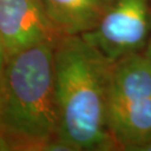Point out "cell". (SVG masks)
<instances>
[{"mask_svg":"<svg viewBox=\"0 0 151 151\" xmlns=\"http://www.w3.org/2000/svg\"><path fill=\"white\" fill-rule=\"evenodd\" d=\"M108 128L113 141L127 150L151 139V97L108 104Z\"/></svg>","mask_w":151,"mask_h":151,"instance_id":"5b68a950","label":"cell"},{"mask_svg":"<svg viewBox=\"0 0 151 151\" xmlns=\"http://www.w3.org/2000/svg\"><path fill=\"white\" fill-rule=\"evenodd\" d=\"M81 36L112 64L138 53L151 37L150 0H111L96 26Z\"/></svg>","mask_w":151,"mask_h":151,"instance_id":"3957f363","label":"cell"},{"mask_svg":"<svg viewBox=\"0 0 151 151\" xmlns=\"http://www.w3.org/2000/svg\"><path fill=\"white\" fill-rule=\"evenodd\" d=\"M133 150L135 151H151V139L150 140L146 141L143 143L139 145L138 147H135Z\"/></svg>","mask_w":151,"mask_h":151,"instance_id":"9c48e42d","label":"cell"},{"mask_svg":"<svg viewBox=\"0 0 151 151\" xmlns=\"http://www.w3.org/2000/svg\"><path fill=\"white\" fill-rule=\"evenodd\" d=\"M147 49H146V53H145V56H146L147 60H148V63L149 65L151 66V37L149 38V40H148V43H147Z\"/></svg>","mask_w":151,"mask_h":151,"instance_id":"30bf717a","label":"cell"},{"mask_svg":"<svg viewBox=\"0 0 151 151\" xmlns=\"http://www.w3.org/2000/svg\"><path fill=\"white\" fill-rule=\"evenodd\" d=\"M55 45L44 42L7 57L0 86V135L6 150H45L60 138Z\"/></svg>","mask_w":151,"mask_h":151,"instance_id":"7a4b0ae2","label":"cell"},{"mask_svg":"<svg viewBox=\"0 0 151 151\" xmlns=\"http://www.w3.org/2000/svg\"><path fill=\"white\" fill-rule=\"evenodd\" d=\"M111 0H38L60 36L82 35L100 22Z\"/></svg>","mask_w":151,"mask_h":151,"instance_id":"8992f818","label":"cell"},{"mask_svg":"<svg viewBox=\"0 0 151 151\" xmlns=\"http://www.w3.org/2000/svg\"><path fill=\"white\" fill-rule=\"evenodd\" d=\"M112 63L81 35L62 36L54 49L58 137L75 150L112 146L108 128Z\"/></svg>","mask_w":151,"mask_h":151,"instance_id":"6da1fadb","label":"cell"},{"mask_svg":"<svg viewBox=\"0 0 151 151\" xmlns=\"http://www.w3.org/2000/svg\"><path fill=\"white\" fill-rule=\"evenodd\" d=\"M0 37L8 57L36 44L57 43L62 36L38 0H0Z\"/></svg>","mask_w":151,"mask_h":151,"instance_id":"277c9868","label":"cell"},{"mask_svg":"<svg viewBox=\"0 0 151 151\" xmlns=\"http://www.w3.org/2000/svg\"><path fill=\"white\" fill-rule=\"evenodd\" d=\"M6 60H7V55H6L5 46H4L1 37H0V86H1V80H2V74H4V70H5Z\"/></svg>","mask_w":151,"mask_h":151,"instance_id":"ba28073f","label":"cell"},{"mask_svg":"<svg viewBox=\"0 0 151 151\" xmlns=\"http://www.w3.org/2000/svg\"><path fill=\"white\" fill-rule=\"evenodd\" d=\"M0 150H6L5 145H4V141L1 139V135H0Z\"/></svg>","mask_w":151,"mask_h":151,"instance_id":"8fae6325","label":"cell"},{"mask_svg":"<svg viewBox=\"0 0 151 151\" xmlns=\"http://www.w3.org/2000/svg\"><path fill=\"white\" fill-rule=\"evenodd\" d=\"M151 97V66L145 55L133 53L112 64L108 104Z\"/></svg>","mask_w":151,"mask_h":151,"instance_id":"52a82bcc","label":"cell"}]
</instances>
